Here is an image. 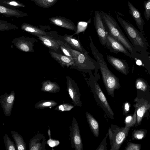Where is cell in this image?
Instances as JSON below:
<instances>
[{
  "instance_id": "6da1fadb",
  "label": "cell",
  "mask_w": 150,
  "mask_h": 150,
  "mask_svg": "<svg viewBox=\"0 0 150 150\" xmlns=\"http://www.w3.org/2000/svg\"><path fill=\"white\" fill-rule=\"evenodd\" d=\"M89 46L92 53L98 63L99 69L100 71L102 79L107 93L109 95L114 98L115 90H118L121 87L119 79L109 69L103 55L99 52L93 44L90 36L89 35Z\"/></svg>"
},
{
  "instance_id": "7a4b0ae2",
  "label": "cell",
  "mask_w": 150,
  "mask_h": 150,
  "mask_svg": "<svg viewBox=\"0 0 150 150\" xmlns=\"http://www.w3.org/2000/svg\"><path fill=\"white\" fill-rule=\"evenodd\" d=\"M83 74L84 79L92 93L98 105L103 111L107 117L114 120V112L97 82L98 74H93L92 71L89 72L88 78L84 73Z\"/></svg>"
},
{
  "instance_id": "3957f363",
  "label": "cell",
  "mask_w": 150,
  "mask_h": 150,
  "mask_svg": "<svg viewBox=\"0 0 150 150\" xmlns=\"http://www.w3.org/2000/svg\"><path fill=\"white\" fill-rule=\"evenodd\" d=\"M70 51L73 61L71 68L85 73L94 70L98 73L99 66L97 61L90 57L88 54L82 53L72 48L67 42H64Z\"/></svg>"
},
{
  "instance_id": "277c9868",
  "label": "cell",
  "mask_w": 150,
  "mask_h": 150,
  "mask_svg": "<svg viewBox=\"0 0 150 150\" xmlns=\"http://www.w3.org/2000/svg\"><path fill=\"white\" fill-rule=\"evenodd\" d=\"M99 12L104 23L106 31L120 42L129 52L133 54L136 49L125 37L116 21L109 14L100 11Z\"/></svg>"
},
{
  "instance_id": "5b68a950",
  "label": "cell",
  "mask_w": 150,
  "mask_h": 150,
  "mask_svg": "<svg viewBox=\"0 0 150 150\" xmlns=\"http://www.w3.org/2000/svg\"><path fill=\"white\" fill-rule=\"evenodd\" d=\"M116 18L123 28L135 49H142L145 48L146 42L143 35L132 24L126 21L117 14Z\"/></svg>"
},
{
  "instance_id": "8992f818",
  "label": "cell",
  "mask_w": 150,
  "mask_h": 150,
  "mask_svg": "<svg viewBox=\"0 0 150 150\" xmlns=\"http://www.w3.org/2000/svg\"><path fill=\"white\" fill-rule=\"evenodd\" d=\"M130 127H120L112 124L108 129V136L111 146L110 150H119L126 139Z\"/></svg>"
},
{
  "instance_id": "52a82bcc",
  "label": "cell",
  "mask_w": 150,
  "mask_h": 150,
  "mask_svg": "<svg viewBox=\"0 0 150 150\" xmlns=\"http://www.w3.org/2000/svg\"><path fill=\"white\" fill-rule=\"evenodd\" d=\"M134 101L135 104L133 106L137 109V121L135 125L137 127L141 124L144 117L149 116L148 110L150 106L149 102L143 98L139 99L136 97Z\"/></svg>"
},
{
  "instance_id": "ba28073f",
  "label": "cell",
  "mask_w": 150,
  "mask_h": 150,
  "mask_svg": "<svg viewBox=\"0 0 150 150\" xmlns=\"http://www.w3.org/2000/svg\"><path fill=\"white\" fill-rule=\"evenodd\" d=\"M70 129L72 148L75 150H82L83 143L79 129L77 120L74 117L72 118V125Z\"/></svg>"
},
{
  "instance_id": "9c48e42d",
  "label": "cell",
  "mask_w": 150,
  "mask_h": 150,
  "mask_svg": "<svg viewBox=\"0 0 150 150\" xmlns=\"http://www.w3.org/2000/svg\"><path fill=\"white\" fill-rule=\"evenodd\" d=\"M94 26L101 44L105 46L106 41V31L101 15L98 11H95L93 17Z\"/></svg>"
},
{
  "instance_id": "30bf717a",
  "label": "cell",
  "mask_w": 150,
  "mask_h": 150,
  "mask_svg": "<svg viewBox=\"0 0 150 150\" xmlns=\"http://www.w3.org/2000/svg\"><path fill=\"white\" fill-rule=\"evenodd\" d=\"M67 91L73 103L75 106L81 107L82 102L79 89L75 81L70 76H66Z\"/></svg>"
},
{
  "instance_id": "8fae6325",
  "label": "cell",
  "mask_w": 150,
  "mask_h": 150,
  "mask_svg": "<svg viewBox=\"0 0 150 150\" xmlns=\"http://www.w3.org/2000/svg\"><path fill=\"white\" fill-rule=\"evenodd\" d=\"M106 46L112 52L117 54L122 53L126 55L131 57L132 54L120 42L117 40L106 31Z\"/></svg>"
},
{
  "instance_id": "7c38bea8",
  "label": "cell",
  "mask_w": 150,
  "mask_h": 150,
  "mask_svg": "<svg viewBox=\"0 0 150 150\" xmlns=\"http://www.w3.org/2000/svg\"><path fill=\"white\" fill-rule=\"evenodd\" d=\"M33 38L21 37L14 38L12 42L19 50L26 52H32L34 51L33 41Z\"/></svg>"
},
{
  "instance_id": "4fadbf2b",
  "label": "cell",
  "mask_w": 150,
  "mask_h": 150,
  "mask_svg": "<svg viewBox=\"0 0 150 150\" xmlns=\"http://www.w3.org/2000/svg\"><path fill=\"white\" fill-rule=\"evenodd\" d=\"M106 59L108 62L116 70L125 75H127L129 67L125 60L109 55L107 56Z\"/></svg>"
},
{
  "instance_id": "5bb4252c",
  "label": "cell",
  "mask_w": 150,
  "mask_h": 150,
  "mask_svg": "<svg viewBox=\"0 0 150 150\" xmlns=\"http://www.w3.org/2000/svg\"><path fill=\"white\" fill-rule=\"evenodd\" d=\"M51 23L67 29L76 32L77 30V27L70 20L64 17L57 16L52 17L49 18Z\"/></svg>"
},
{
  "instance_id": "9a60e30c",
  "label": "cell",
  "mask_w": 150,
  "mask_h": 150,
  "mask_svg": "<svg viewBox=\"0 0 150 150\" xmlns=\"http://www.w3.org/2000/svg\"><path fill=\"white\" fill-rule=\"evenodd\" d=\"M38 37L45 45L52 50L57 51L61 44L63 42L62 40H56L47 35H42L39 34L34 35Z\"/></svg>"
},
{
  "instance_id": "2e32d148",
  "label": "cell",
  "mask_w": 150,
  "mask_h": 150,
  "mask_svg": "<svg viewBox=\"0 0 150 150\" xmlns=\"http://www.w3.org/2000/svg\"><path fill=\"white\" fill-rule=\"evenodd\" d=\"M72 35H65L62 36V40L68 43L73 49L77 50L82 53L88 54V52L85 50L81 45L79 38H76Z\"/></svg>"
},
{
  "instance_id": "e0dca14e",
  "label": "cell",
  "mask_w": 150,
  "mask_h": 150,
  "mask_svg": "<svg viewBox=\"0 0 150 150\" xmlns=\"http://www.w3.org/2000/svg\"><path fill=\"white\" fill-rule=\"evenodd\" d=\"M127 4L129 13L134 20L138 28L142 33L144 22L140 12L129 1L127 2Z\"/></svg>"
},
{
  "instance_id": "ac0fdd59",
  "label": "cell",
  "mask_w": 150,
  "mask_h": 150,
  "mask_svg": "<svg viewBox=\"0 0 150 150\" xmlns=\"http://www.w3.org/2000/svg\"><path fill=\"white\" fill-rule=\"evenodd\" d=\"M52 57L59 63L62 67H67L73 63L72 59L65 55L58 53L51 50L49 51Z\"/></svg>"
},
{
  "instance_id": "d6986e66",
  "label": "cell",
  "mask_w": 150,
  "mask_h": 150,
  "mask_svg": "<svg viewBox=\"0 0 150 150\" xmlns=\"http://www.w3.org/2000/svg\"><path fill=\"white\" fill-rule=\"evenodd\" d=\"M0 13L6 17H14L17 18L26 17L28 16L27 13L16 9L9 8L2 5L0 6Z\"/></svg>"
},
{
  "instance_id": "ffe728a7",
  "label": "cell",
  "mask_w": 150,
  "mask_h": 150,
  "mask_svg": "<svg viewBox=\"0 0 150 150\" xmlns=\"http://www.w3.org/2000/svg\"><path fill=\"white\" fill-rule=\"evenodd\" d=\"M86 117L90 129L96 137H98L99 133V125L98 121L88 111L86 112Z\"/></svg>"
},
{
  "instance_id": "44dd1931",
  "label": "cell",
  "mask_w": 150,
  "mask_h": 150,
  "mask_svg": "<svg viewBox=\"0 0 150 150\" xmlns=\"http://www.w3.org/2000/svg\"><path fill=\"white\" fill-rule=\"evenodd\" d=\"M21 28L23 30L28 32L33 35L39 34L46 35H47V33L45 31L29 23H24L21 25Z\"/></svg>"
},
{
  "instance_id": "7402d4cb",
  "label": "cell",
  "mask_w": 150,
  "mask_h": 150,
  "mask_svg": "<svg viewBox=\"0 0 150 150\" xmlns=\"http://www.w3.org/2000/svg\"><path fill=\"white\" fill-rule=\"evenodd\" d=\"M0 4L11 8L25 7V6L23 3L15 0H0Z\"/></svg>"
},
{
  "instance_id": "603a6c76",
  "label": "cell",
  "mask_w": 150,
  "mask_h": 150,
  "mask_svg": "<svg viewBox=\"0 0 150 150\" xmlns=\"http://www.w3.org/2000/svg\"><path fill=\"white\" fill-rule=\"evenodd\" d=\"M40 7L47 8L54 5L58 0H30Z\"/></svg>"
},
{
  "instance_id": "cb8c5ba5",
  "label": "cell",
  "mask_w": 150,
  "mask_h": 150,
  "mask_svg": "<svg viewBox=\"0 0 150 150\" xmlns=\"http://www.w3.org/2000/svg\"><path fill=\"white\" fill-rule=\"evenodd\" d=\"M147 131L145 129H135L132 132V137L133 140H140L146 136Z\"/></svg>"
},
{
  "instance_id": "d4e9b609",
  "label": "cell",
  "mask_w": 150,
  "mask_h": 150,
  "mask_svg": "<svg viewBox=\"0 0 150 150\" xmlns=\"http://www.w3.org/2000/svg\"><path fill=\"white\" fill-rule=\"evenodd\" d=\"M132 115L127 117L125 119V126L130 127L135 125L137 121V109L136 108Z\"/></svg>"
},
{
  "instance_id": "484cf974",
  "label": "cell",
  "mask_w": 150,
  "mask_h": 150,
  "mask_svg": "<svg viewBox=\"0 0 150 150\" xmlns=\"http://www.w3.org/2000/svg\"><path fill=\"white\" fill-rule=\"evenodd\" d=\"M91 19L90 18L88 21H78L77 26V30L73 35L78 34L80 32L85 31L87 27L88 24L91 23Z\"/></svg>"
},
{
  "instance_id": "4316f807",
  "label": "cell",
  "mask_w": 150,
  "mask_h": 150,
  "mask_svg": "<svg viewBox=\"0 0 150 150\" xmlns=\"http://www.w3.org/2000/svg\"><path fill=\"white\" fill-rule=\"evenodd\" d=\"M135 86L137 89L145 92L148 90V85L145 82L141 79H137L135 82Z\"/></svg>"
},
{
  "instance_id": "83f0119b",
  "label": "cell",
  "mask_w": 150,
  "mask_h": 150,
  "mask_svg": "<svg viewBox=\"0 0 150 150\" xmlns=\"http://www.w3.org/2000/svg\"><path fill=\"white\" fill-rule=\"evenodd\" d=\"M0 30H8L14 28H18L17 27L8 23L6 21L0 20Z\"/></svg>"
},
{
  "instance_id": "f1b7e54d",
  "label": "cell",
  "mask_w": 150,
  "mask_h": 150,
  "mask_svg": "<svg viewBox=\"0 0 150 150\" xmlns=\"http://www.w3.org/2000/svg\"><path fill=\"white\" fill-rule=\"evenodd\" d=\"M143 6L144 8V15L146 19L148 21L150 18V0L144 1Z\"/></svg>"
},
{
  "instance_id": "f546056e",
  "label": "cell",
  "mask_w": 150,
  "mask_h": 150,
  "mask_svg": "<svg viewBox=\"0 0 150 150\" xmlns=\"http://www.w3.org/2000/svg\"><path fill=\"white\" fill-rule=\"evenodd\" d=\"M141 145L138 144L128 142L125 149V150H140Z\"/></svg>"
},
{
  "instance_id": "4dcf8cb0",
  "label": "cell",
  "mask_w": 150,
  "mask_h": 150,
  "mask_svg": "<svg viewBox=\"0 0 150 150\" xmlns=\"http://www.w3.org/2000/svg\"><path fill=\"white\" fill-rule=\"evenodd\" d=\"M61 51L65 55L73 59L71 53L63 42L60 46Z\"/></svg>"
},
{
  "instance_id": "1f68e13d",
  "label": "cell",
  "mask_w": 150,
  "mask_h": 150,
  "mask_svg": "<svg viewBox=\"0 0 150 150\" xmlns=\"http://www.w3.org/2000/svg\"><path fill=\"white\" fill-rule=\"evenodd\" d=\"M44 89L46 91H49L52 90L54 87H57L56 84L52 83L50 81H47L44 82Z\"/></svg>"
},
{
  "instance_id": "d6a6232c",
  "label": "cell",
  "mask_w": 150,
  "mask_h": 150,
  "mask_svg": "<svg viewBox=\"0 0 150 150\" xmlns=\"http://www.w3.org/2000/svg\"><path fill=\"white\" fill-rule=\"evenodd\" d=\"M109 134L108 133H107L100 143L99 146L97 147L96 150H106L107 149V142L106 139L107 137L108 136Z\"/></svg>"
},
{
  "instance_id": "836d02e7",
  "label": "cell",
  "mask_w": 150,
  "mask_h": 150,
  "mask_svg": "<svg viewBox=\"0 0 150 150\" xmlns=\"http://www.w3.org/2000/svg\"><path fill=\"white\" fill-rule=\"evenodd\" d=\"M74 106L70 104L61 105L59 107V110L62 111H69L73 108Z\"/></svg>"
},
{
  "instance_id": "e575fe53",
  "label": "cell",
  "mask_w": 150,
  "mask_h": 150,
  "mask_svg": "<svg viewBox=\"0 0 150 150\" xmlns=\"http://www.w3.org/2000/svg\"><path fill=\"white\" fill-rule=\"evenodd\" d=\"M130 106V104L128 102H126L123 103V113L124 115H127L129 112Z\"/></svg>"
},
{
  "instance_id": "d590c367",
  "label": "cell",
  "mask_w": 150,
  "mask_h": 150,
  "mask_svg": "<svg viewBox=\"0 0 150 150\" xmlns=\"http://www.w3.org/2000/svg\"><path fill=\"white\" fill-rule=\"evenodd\" d=\"M14 99V97L13 96H10L8 98L7 101L8 103H11L13 101Z\"/></svg>"
},
{
  "instance_id": "8d00e7d4",
  "label": "cell",
  "mask_w": 150,
  "mask_h": 150,
  "mask_svg": "<svg viewBox=\"0 0 150 150\" xmlns=\"http://www.w3.org/2000/svg\"><path fill=\"white\" fill-rule=\"evenodd\" d=\"M43 105L45 106H49L51 105V103L49 102H47L44 103Z\"/></svg>"
},
{
  "instance_id": "74e56055",
  "label": "cell",
  "mask_w": 150,
  "mask_h": 150,
  "mask_svg": "<svg viewBox=\"0 0 150 150\" xmlns=\"http://www.w3.org/2000/svg\"><path fill=\"white\" fill-rule=\"evenodd\" d=\"M18 150H23L24 149L22 145H20L18 146Z\"/></svg>"
},
{
  "instance_id": "f35d334b",
  "label": "cell",
  "mask_w": 150,
  "mask_h": 150,
  "mask_svg": "<svg viewBox=\"0 0 150 150\" xmlns=\"http://www.w3.org/2000/svg\"><path fill=\"white\" fill-rule=\"evenodd\" d=\"M55 145V143L54 142H52L50 143L49 145L51 147H53Z\"/></svg>"
},
{
  "instance_id": "ab89813d",
  "label": "cell",
  "mask_w": 150,
  "mask_h": 150,
  "mask_svg": "<svg viewBox=\"0 0 150 150\" xmlns=\"http://www.w3.org/2000/svg\"><path fill=\"white\" fill-rule=\"evenodd\" d=\"M9 150H15V149L14 147L13 146H9Z\"/></svg>"
},
{
  "instance_id": "60d3db41",
  "label": "cell",
  "mask_w": 150,
  "mask_h": 150,
  "mask_svg": "<svg viewBox=\"0 0 150 150\" xmlns=\"http://www.w3.org/2000/svg\"><path fill=\"white\" fill-rule=\"evenodd\" d=\"M31 150H37L38 148L36 146H33L30 149Z\"/></svg>"
},
{
  "instance_id": "b9f144b4",
  "label": "cell",
  "mask_w": 150,
  "mask_h": 150,
  "mask_svg": "<svg viewBox=\"0 0 150 150\" xmlns=\"http://www.w3.org/2000/svg\"><path fill=\"white\" fill-rule=\"evenodd\" d=\"M148 58H149V59L150 62V56H149L148 57Z\"/></svg>"
},
{
  "instance_id": "7bdbcfd3",
  "label": "cell",
  "mask_w": 150,
  "mask_h": 150,
  "mask_svg": "<svg viewBox=\"0 0 150 150\" xmlns=\"http://www.w3.org/2000/svg\"><path fill=\"white\" fill-rule=\"evenodd\" d=\"M149 106H150L149 110V111H150V101L149 103Z\"/></svg>"
},
{
  "instance_id": "ee69618b",
  "label": "cell",
  "mask_w": 150,
  "mask_h": 150,
  "mask_svg": "<svg viewBox=\"0 0 150 150\" xmlns=\"http://www.w3.org/2000/svg\"><path fill=\"white\" fill-rule=\"evenodd\" d=\"M26 0V1H27V0Z\"/></svg>"
},
{
  "instance_id": "f6af8a7d",
  "label": "cell",
  "mask_w": 150,
  "mask_h": 150,
  "mask_svg": "<svg viewBox=\"0 0 150 150\" xmlns=\"http://www.w3.org/2000/svg\"></svg>"
}]
</instances>
